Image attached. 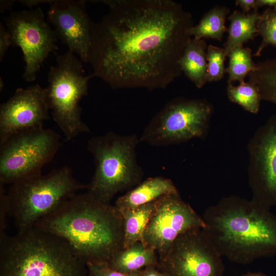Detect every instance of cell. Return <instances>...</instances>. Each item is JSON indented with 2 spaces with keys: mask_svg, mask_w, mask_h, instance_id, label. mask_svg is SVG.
Returning a JSON list of instances; mask_svg holds the SVG:
<instances>
[{
  "mask_svg": "<svg viewBox=\"0 0 276 276\" xmlns=\"http://www.w3.org/2000/svg\"><path fill=\"white\" fill-rule=\"evenodd\" d=\"M109 12L93 23L89 62L94 77L112 89H165L182 72L192 38V14L171 0H107Z\"/></svg>",
  "mask_w": 276,
  "mask_h": 276,
  "instance_id": "6da1fadb",
  "label": "cell"
},
{
  "mask_svg": "<svg viewBox=\"0 0 276 276\" xmlns=\"http://www.w3.org/2000/svg\"><path fill=\"white\" fill-rule=\"evenodd\" d=\"M230 9L224 6H215L202 16L199 22L194 25L190 33L196 39L211 38L221 41L227 31L225 26Z\"/></svg>",
  "mask_w": 276,
  "mask_h": 276,
  "instance_id": "44dd1931",
  "label": "cell"
},
{
  "mask_svg": "<svg viewBox=\"0 0 276 276\" xmlns=\"http://www.w3.org/2000/svg\"><path fill=\"white\" fill-rule=\"evenodd\" d=\"M19 2L29 7H33L38 6L39 4L43 3H49L50 4L53 2V1H40V0H22L19 1Z\"/></svg>",
  "mask_w": 276,
  "mask_h": 276,
  "instance_id": "1f68e13d",
  "label": "cell"
},
{
  "mask_svg": "<svg viewBox=\"0 0 276 276\" xmlns=\"http://www.w3.org/2000/svg\"><path fill=\"white\" fill-rule=\"evenodd\" d=\"M247 150L251 200L270 210L276 206V113L256 130Z\"/></svg>",
  "mask_w": 276,
  "mask_h": 276,
  "instance_id": "7c38bea8",
  "label": "cell"
},
{
  "mask_svg": "<svg viewBox=\"0 0 276 276\" xmlns=\"http://www.w3.org/2000/svg\"><path fill=\"white\" fill-rule=\"evenodd\" d=\"M4 83L3 80L2 79L1 77V80H0V88H1V90H2V89L3 88V87H4Z\"/></svg>",
  "mask_w": 276,
  "mask_h": 276,
  "instance_id": "e575fe53",
  "label": "cell"
},
{
  "mask_svg": "<svg viewBox=\"0 0 276 276\" xmlns=\"http://www.w3.org/2000/svg\"><path fill=\"white\" fill-rule=\"evenodd\" d=\"M256 0H237L235 4L239 6L244 13H249L255 10Z\"/></svg>",
  "mask_w": 276,
  "mask_h": 276,
  "instance_id": "f546056e",
  "label": "cell"
},
{
  "mask_svg": "<svg viewBox=\"0 0 276 276\" xmlns=\"http://www.w3.org/2000/svg\"><path fill=\"white\" fill-rule=\"evenodd\" d=\"M0 183L1 209L13 219L17 232L35 227L86 185L78 181L67 166L39 174L11 185Z\"/></svg>",
  "mask_w": 276,
  "mask_h": 276,
  "instance_id": "5b68a950",
  "label": "cell"
},
{
  "mask_svg": "<svg viewBox=\"0 0 276 276\" xmlns=\"http://www.w3.org/2000/svg\"><path fill=\"white\" fill-rule=\"evenodd\" d=\"M12 45L20 48L25 63L22 77L34 81L43 62L58 49V37L40 7L12 12L3 18Z\"/></svg>",
  "mask_w": 276,
  "mask_h": 276,
  "instance_id": "8fae6325",
  "label": "cell"
},
{
  "mask_svg": "<svg viewBox=\"0 0 276 276\" xmlns=\"http://www.w3.org/2000/svg\"><path fill=\"white\" fill-rule=\"evenodd\" d=\"M263 7L276 9V0H256L255 10Z\"/></svg>",
  "mask_w": 276,
  "mask_h": 276,
  "instance_id": "4dcf8cb0",
  "label": "cell"
},
{
  "mask_svg": "<svg viewBox=\"0 0 276 276\" xmlns=\"http://www.w3.org/2000/svg\"><path fill=\"white\" fill-rule=\"evenodd\" d=\"M139 276H169L167 273L159 271L156 266L151 265L142 269Z\"/></svg>",
  "mask_w": 276,
  "mask_h": 276,
  "instance_id": "f1b7e54d",
  "label": "cell"
},
{
  "mask_svg": "<svg viewBox=\"0 0 276 276\" xmlns=\"http://www.w3.org/2000/svg\"><path fill=\"white\" fill-rule=\"evenodd\" d=\"M226 94L229 101L254 114L258 113L262 100L257 87L250 82H243L235 86L228 84Z\"/></svg>",
  "mask_w": 276,
  "mask_h": 276,
  "instance_id": "cb8c5ba5",
  "label": "cell"
},
{
  "mask_svg": "<svg viewBox=\"0 0 276 276\" xmlns=\"http://www.w3.org/2000/svg\"><path fill=\"white\" fill-rule=\"evenodd\" d=\"M44 88H18L0 106V144L18 133L43 127L50 118Z\"/></svg>",
  "mask_w": 276,
  "mask_h": 276,
  "instance_id": "5bb4252c",
  "label": "cell"
},
{
  "mask_svg": "<svg viewBox=\"0 0 276 276\" xmlns=\"http://www.w3.org/2000/svg\"><path fill=\"white\" fill-rule=\"evenodd\" d=\"M205 227L202 217L181 199L179 194L165 195L156 201L144 232V244L160 256L180 235Z\"/></svg>",
  "mask_w": 276,
  "mask_h": 276,
  "instance_id": "4fadbf2b",
  "label": "cell"
},
{
  "mask_svg": "<svg viewBox=\"0 0 276 276\" xmlns=\"http://www.w3.org/2000/svg\"><path fill=\"white\" fill-rule=\"evenodd\" d=\"M248 76L249 81L258 88L262 100L276 105V58L256 64Z\"/></svg>",
  "mask_w": 276,
  "mask_h": 276,
  "instance_id": "7402d4cb",
  "label": "cell"
},
{
  "mask_svg": "<svg viewBox=\"0 0 276 276\" xmlns=\"http://www.w3.org/2000/svg\"><path fill=\"white\" fill-rule=\"evenodd\" d=\"M257 27L262 40L254 54L256 57L268 46H276V9L267 8L260 14Z\"/></svg>",
  "mask_w": 276,
  "mask_h": 276,
  "instance_id": "d4e9b609",
  "label": "cell"
},
{
  "mask_svg": "<svg viewBox=\"0 0 276 276\" xmlns=\"http://www.w3.org/2000/svg\"><path fill=\"white\" fill-rule=\"evenodd\" d=\"M252 51L243 45L236 47L227 54L229 62L226 68V73L228 77L227 84H232L235 81L239 83L245 81V78L253 71L256 64L252 60Z\"/></svg>",
  "mask_w": 276,
  "mask_h": 276,
  "instance_id": "603a6c76",
  "label": "cell"
},
{
  "mask_svg": "<svg viewBox=\"0 0 276 276\" xmlns=\"http://www.w3.org/2000/svg\"><path fill=\"white\" fill-rule=\"evenodd\" d=\"M12 45L11 39L9 32L4 25L0 22V61L1 62L6 51Z\"/></svg>",
  "mask_w": 276,
  "mask_h": 276,
  "instance_id": "83f0119b",
  "label": "cell"
},
{
  "mask_svg": "<svg viewBox=\"0 0 276 276\" xmlns=\"http://www.w3.org/2000/svg\"><path fill=\"white\" fill-rule=\"evenodd\" d=\"M82 61L73 52L56 53V64L48 74L46 97L54 121L71 141L90 129L81 119L80 102L87 95L88 82L93 74L84 75Z\"/></svg>",
  "mask_w": 276,
  "mask_h": 276,
  "instance_id": "52a82bcc",
  "label": "cell"
},
{
  "mask_svg": "<svg viewBox=\"0 0 276 276\" xmlns=\"http://www.w3.org/2000/svg\"><path fill=\"white\" fill-rule=\"evenodd\" d=\"M0 276H86V263L62 238L37 227L0 237Z\"/></svg>",
  "mask_w": 276,
  "mask_h": 276,
  "instance_id": "277c9868",
  "label": "cell"
},
{
  "mask_svg": "<svg viewBox=\"0 0 276 276\" xmlns=\"http://www.w3.org/2000/svg\"><path fill=\"white\" fill-rule=\"evenodd\" d=\"M260 14L254 10L249 13L235 10L228 17V36L223 44L226 54L237 46L253 40L258 35L257 24Z\"/></svg>",
  "mask_w": 276,
  "mask_h": 276,
  "instance_id": "d6986e66",
  "label": "cell"
},
{
  "mask_svg": "<svg viewBox=\"0 0 276 276\" xmlns=\"http://www.w3.org/2000/svg\"><path fill=\"white\" fill-rule=\"evenodd\" d=\"M86 266L89 276H139L142 270L127 273H122L111 268L105 262H88Z\"/></svg>",
  "mask_w": 276,
  "mask_h": 276,
  "instance_id": "4316f807",
  "label": "cell"
},
{
  "mask_svg": "<svg viewBox=\"0 0 276 276\" xmlns=\"http://www.w3.org/2000/svg\"><path fill=\"white\" fill-rule=\"evenodd\" d=\"M156 201L134 209L119 210L124 221V248L137 241L144 243V232L154 210Z\"/></svg>",
  "mask_w": 276,
  "mask_h": 276,
  "instance_id": "ffe728a7",
  "label": "cell"
},
{
  "mask_svg": "<svg viewBox=\"0 0 276 276\" xmlns=\"http://www.w3.org/2000/svg\"><path fill=\"white\" fill-rule=\"evenodd\" d=\"M157 262L156 252L143 242L137 241L115 254L108 264L112 269L127 273L148 266H157Z\"/></svg>",
  "mask_w": 276,
  "mask_h": 276,
  "instance_id": "e0dca14e",
  "label": "cell"
},
{
  "mask_svg": "<svg viewBox=\"0 0 276 276\" xmlns=\"http://www.w3.org/2000/svg\"><path fill=\"white\" fill-rule=\"evenodd\" d=\"M35 226L63 239L86 264L108 263L124 248L120 211L87 192L74 195Z\"/></svg>",
  "mask_w": 276,
  "mask_h": 276,
  "instance_id": "7a4b0ae2",
  "label": "cell"
},
{
  "mask_svg": "<svg viewBox=\"0 0 276 276\" xmlns=\"http://www.w3.org/2000/svg\"><path fill=\"white\" fill-rule=\"evenodd\" d=\"M204 99L178 97L169 101L150 120L140 137L153 146H166L203 139L213 113Z\"/></svg>",
  "mask_w": 276,
  "mask_h": 276,
  "instance_id": "ba28073f",
  "label": "cell"
},
{
  "mask_svg": "<svg viewBox=\"0 0 276 276\" xmlns=\"http://www.w3.org/2000/svg\"><path fill=\"white\" fill-rule=\"evenodd\" d=\"M241 276H266L261 273H257V272H247L246 273L243 274Z\"/></svg>",
  "mask_w": 276,
  "mask_h": 276,
  "instance_id": "836d02e7",
  "label": "cell"
},
{
  "mask_svg": "<svg viewBox=\"0 0 276 276\" xmlns=\"http://www.w3.org/2000/svg\"><path fill=\"white\" fill-rule=\"evenodd\" d=\"M222 257L204 228H196L179 236L158 256L156 268L169 276H224Z\"/></svg>",
  "mask_w": 276,
  "mask_h": 276,
  "instance_id": "30bf717a",
  "label": "cell"
},
{
  "mask_svg": "<svg viewBox=\"0 0 276 276\" xmlns=\"http://www.w3.org/2000/svg\"><path fill=\"white\" fill-rule=\"evenodd\" d=\"M207 45L203 39L191 38L179 61L182 73L198 88L207 82Z\"/></svg>",
  "mask_w": 276,
  "mask_h": 276,
  "instance_id": "ac0fdd59",
  "label": "cell"
},
{
  "mask_svg": "<svg viewBox=\"0 0 276 276\" xmlns=\"http://www.w3.org/2000/svg\"><path fill=\"white\" fill-rule=\"evenodd\" d=\"M202 217L211 241L231 262L246 264L276 255V216L252 200L224 197Z\"/></svg>",
  "mask_w": 276,
  "mask_h": 276,
  "instance_id": "3957f363",
  "label": "cell"
},
{
  "mask_svg": "<svg viewBox=\"0 0 276 276\" xmlns=\"http://www.w3.org/2000/svg\"><path fill=\"white\" fill-rule=\"evenodd\" d=\"M47 17L68 51L78 55L82 62H89L93 23L87 13L85 1H53Z\"/></svg>",
  "mask_w": 276,
  "mask_h": 276,
  "instance_id": "9a60e30c",
  "label": "cell"
},
{
  "mask_svg": "<svg viewBox=\"0 0 276 276\" xmlns=\"http://www.w3.org/2000/svg\"><path fill=\"white\" fill-rule=\"evenodd\" d=\"M227 57L225 50L212 44L206 49L207 82L221 80L226 73L224 62Z\"/></svg>",
  "mask_w": 276,
  "mask_h": 276,
  "instance_id": "484cf974",
  "label": "cell"
},
{
  "mask_svg": "<svg viewBox=\"0 0 276 276\" xmlns=\"http://www.w3.org/2000/svg\"><path fill=\"white\" fill-rule=\"evenodd\" d=\"M60 146L59 134L43 127L10 137L0 144V182L11 185L41 174Z\"/></svg>",
  "mask_w": 276,
  "mask_h": 276,
  "instance_id": "9c48e42d",
  "label": "cell"
},
{
  "mask_svg": "<svg viewBox=\"0 0 276 276\" xmlns=\"http://www.w3.org/2000/svg\"><path fill=\"white\" fill-rule=\"evenodd\" d=\"M14 2V1H1V12H3L10 9Z\"/></svg>",
  "mask_w": 276,
  "mask_h": 276,
  "instance_id": "d6a6232c",
  "label": "cell"
},
{
  "mask_svg": "<svg viewBox=\"0 0 276 276\" xmlns=\"http://www.w3.org/2000/svg\"><path fill=\"white\" fill-rule=\"evenodd\" d=\"M140 142L136 134L121 135L109 132L87 142L95 170L87 192L98 200L110 203L118 193L130 190L142 181L144 172L136 153Z\"/></svg>",
  "mask_w": 276,
  "mask_h": 276,
  "instance_id": "8992f818",
  "label": "cell"
},
{
  "mask_svg": "<svg viewBox=\"0 0 276 276\" xmlns=\"http://www.w3.org/2000/svg\"><path fill=\"white\" fill-rule=\"evenodd\" d=\"M178 194V190L170 179L162 176L149 177L119 197L114 205L119 210L132 209L165 195Z\"/></svg>",
  "mask_w": 276,
  "mask_h": 276,
  "instance_id": "2e32d148",
  "label": "cell"
}]
</instances>
